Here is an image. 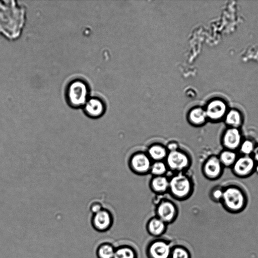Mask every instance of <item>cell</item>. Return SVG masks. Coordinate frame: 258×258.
Segmentation results:
<instances>
[{"instance_id": "obj_1", "label": "cell", "mask_w": 258, "mask_h": 258, "mask_svg": "<svg viewBox=\"0 0 258 258\" xmlns=\"http://www.w3.org/2000/svg\"><path fill=\"white\" fill-rule=\"evenodd\" d=\"M26 21L24 7L16 1H0V33L9 39H17Z\"/></svg>"}, {"instance_id": "obj_2", "label": "cell", "mask_w": 258, "mask_h": 258, "mask_svg": "<svg viewBox=\"0 0 258 258\" xmlns=\"http://www.w3.org/2000/svg\"><path fill=\"white\" fill-rule=\"evenodd\" d=\"M90 88L87 83L81 79L71 81L66 90L68 104L74 109L82 108L89 98Z\"/></svg>"}, {"instance_id": "obj_3", "label": "cell", "mask_w": 258, "mask_h": 258, "mask_svg": "<svg viewBox=\"0 0 258 258\" xmlns=\"http://www.w3.org/2000/svg\"><path fill=\"white\" fill-rule=\"evenodd\" d=\"M222 199L225 208L230 213H239L245 207L246 201L243 193L235 187H229L224 190Z\"/></svg>"}, {"instance_id": "obj_4", "label": "cell", "mask_w": 258, "mask_h": 258, "mask_svg": "<svg viewBox=\"0 0 258 258\" xmlns=\"http://www.w3.org/2000/svg\"><path fill=\"white\" fill-rule=\"evenodd\" d=\"M172 246L169 240L154 238L147 244L145 253L147 258H170Z\"/></svg>"}, {"instance_id": "obj_5", "label": "cell", "mask_w": 258, "mask_h": 258, "mask_svg": "<svg viewBox=\"0 0 258 258\" xmlns=\"http://www.w3.org/2000/svg\"><path fill=\"white\" fill-rule=\"evenodd\" d=\"M113 218L111 214L107 210L102 209L93 214L91 223L94 229L99 232L109 230L112 226Z\"/></svg>"}, {"instance_id": "obj_6", "label": "cell", "mask_w": 258, "mask_h": 258, "mask_svg": "<svg viewBox=\"0 0 258 258\" xmlns=\"http://www.w3.org/2000/svg\"><path fill=\"white\" fill-rule=\"evenodd\" d=\"M84 114L91 118H97L101 116L105 109L103 101L97 97H89L82 108Z\"/></svg>"}, {"instance_id": "obj_7", "label": "cell", "mask_w": 258, "mask_h": 258, "mask_svg": "<svg viewBox=\"0 0 258 258\" xmlns=\"http://www.w3.org/2000/svg\"><path fill=\"white\" fill-rule=\"evenodd\" d=\"M156 214V217L168 225L176 220L178 211L173 203L165 201L161 203L157 207Z\"/></svg>"}, {"instance_id": "obj_8", "label": "cell", "mask_w": 258, "mask_h": 258, "mask_svg": "<svg viewBox=\"0 0 258 258\" xmlns=\"http://www.w3.org/2000/svg\"><path fill=\"white\" fill-rule=\"evenodd\" d=\"M172 192L177 197L186 196L190 189V183L187 177L182 175L173 177L169 182Z\"/></svg>"}, {"instance_id": "obj_9", "label": "cell", "mask_w": 258, "mask_h": 258, "mask_svg": "<svg viewBox=\"0 0 258 258\" xmlns=\"http://www.w3.org/2000/svg\"><path fill=\"white\" fill-rule=\"evenodd\" d=\"M227 106L225 103L219 99L209 102L205 110L207 117L213 120L221 119L225 115Z\"/></svg>"}, {"instance_id": "obj_10", "label": "cell", "mask_w": 258, "mask_h": 258, "mask_svg": "<svg viewBox=\"0 0 258 258\" xmlns=\"http://www.w3.org/2000/svg\"><path fill=\"white\" fill-rule=\"evenodd\" d=\"M167 224L157 217L151 218L147 222L146 229L148 233L154 238L161 237L166 232Z\"/></svg>"}, {"instance_id": "obj_11", "label": "cell", "mask_w": 258, "mask_h": 258, "mask_svg": "<svg viewBox=\"0 0 258 258\" xmlns=\"http://www.w3.org/2000/svg\"><path fill=\"white\" fill-rule=\"evenodd\" d=\"M254 167V160L248 156L237 158L233 164L234 172L238 175L245 176L249 174Z\"/></svg>"}, {"instance_id": "obj_12", "label": "cell", "mask_w": 258, "mask_h": 258, "mask_svg": "<svg viewBox=\"0 0 258 258\" xmlns=\"http://www.w3.org/2000/svg\"><path fill=\"white\" fill-rule=\"evenodd\" d=\"M167 163L172 169L180 170L187 166L188 160L187 157L184 153L175 150L170 151L168 154Z\"/></svg>"}, {"instance_id": "obj_13", "label": "cell", "mask_w": 258, "mask_h": 258, "mask_svg": "<svg viewBox=\"0 0 258 258\" xmlns=\"http://www.w3.org/2000/svg\"><path fill=\"white\" fill-rule=\"evenodd\" d=\"M223 144L230 150H234L241 145V136L237 128L231 127L226 131L223 136Z\"/></svg>"}, {"instance_id": "obj_14", "label": "cell", "mask_w": 258, "mask_h": 258, "mask_svg": "<svg viewBox=\"0 0 258 258\" xmlns=\"http://www.w3.org/2000/svg\"><path fill=\"white\" fill-rule=\"evenodd\" d=\"M222 170V164L219 158L212 157L206 162L204 171L206 175L212 178L218 177Z\"/></svg>"}, {"instance_id": "obj_15", "label": "cell", "mask_w": 258, "mask_h": 258, "mask_svg": "<svg viewBox=\"0 0 258 258\" xmlns=\"http://www.w3.org/2000/svg\"><path fill=\"white\" fill-rule=\"evenodd\" d=\"M131 162L133 168L140 172H146L150 167L149 159L146 155L142 153L134 156Z\"/></svg>"}, {"instance_id": "obj_16", "label": "cell", "mask_w": 258, "mask_h": 258, "mask_svg": "<svg viewBox=\"0 0 258 258\" xmlns=\"http://www.w3.org/2000/svg\"><path fill=\"white\" fill-rule=\"evenodd\" d=\"M113 258H138V254L133 246L122 244L115 247Z\"/></svg>"}, {"instance_id": "obj_17", "label": "cell", "mask_w": 258, "mask_h": 258, "mask_svg": "<svg viewBox=\"0 0 258 258\" xmlns=\"http://www.w3.org/2000/svg\"><path fill=\"white\" fill-rule=\"evenodd\" d=\"M115 247L111 243L105 242L97 247L96 254L97 258H113Z\"/></svg>"}, {"instance_id": "obj_18", "label": "cell", "mask_w": 258, "mask_h": 258, "mask_svg": "<svg viewBox=\"0 0 258 258\" xmlns=\"http://www.w3.org/2000/svg\"><path fill=\"white\" fill-rule=\"evenodd\" d=\"M242 117L240 113L235 110L232 109L225 114L226 123L232 126V127H238L241 124Z\"/></svg>"}, {"instance_id": "obj_19", "label": "cell", "mask_w": 258, "mask_h": 258, "mask_svg": "<svg viewBox=\"0 0 258 258\" xmlns=\"http://www.w3.org/2000/svg\"><path fill=\"white\" fill-rule=\"evenodd\" d=\"M191 121L196 124H201L205 122L207 116L205 110L197 107L192 109L189 114Z\"/></svg>"}, {"instance_id": "obj_20", "label": "cell", "mask_w": 258, "mask_h": 258, "mask_svg": "<svg viewBox=\"0 0 258 258\" xmlns=\"http://www.w3.org/2000/svg\"><path fill=\"white\" fill-rule=\"evenodd\" d=\"M170 258H191L189 250L182 245H173Z\"/></svg>"}, {"instance_id": "obj_21", "label": "cell", "mask_w": 258, "mask_h": 258, "mask_svg": "<svg viewBox=\"0 0 258 258\" xmlns=\"http://www.w3.org/2000/svg\"><path fill=\"white\" fill-rule=\"evenodd\" d=\"M219 159L222 165L230 166L234 164L237 157L235 152L229 150L222 152Z\"/></svg>"}, {"instance_id": "obj_22", "label": "cell", "mask_w": 258, "mask_h": 258, "mask_svg": "<svg viewBox=\"0 0 258 258\" xmlns=\"http://www.w3.org/2000/svg\"><path fill=\"white\" fill-rule=\"evenodd\" d=\"M149 154L154 160H159L164 158L166 155V150L159 145H154L149 150Z\"/></svg>"}, {"instance_id": "obj_23", "label": "cell", "mask_w": 258, "mask_h": 258, "mask_svg": "<svg viewBox=\"0 0 258 258\" xmlns=\"http://www.w3.org/2000/svg\"><path fill=\"white\" fill-rule=\"evenodd\" d=\"M169 183L165 177L158 176L155 178L152 182L153 188L158 191H164L167 189Z\"/></svg>"}, {"instance_id": "obj_24", "label": "cell", "mask_w": 258, "mask_h": 258, "mask_svg": "<svg viewBox=\"0 0 258 258\" xmlns=\"http://www.w3.org/2000/svg\"><path fill=\"white\" fill-rule=\"evenodd\" d=\"M240 151L246 156L253 153L254 149V146L252 142L247 140L241 143Z\"/></svg>"}, {"instance_id": "obj_25", "label": "cell", "mask_w": 258, "mask_h": 258, "mask_svg": "<svg viewBox=\"0 0 258 258\" xmlns=\"http://www.w3.org/2000/svg\"><path fill=\"white\" fill-rule=\"evenodd\" d=\"M166 168L165 165L161 162H157L153 164L151 172L156 175H161L165 172Z\"/></svg>"}, {"instance_id": "obj_26", "label": "cell", "mask_w": 258, "mask_h": 258, "mask_svg": "<svg viewBox=\"0 0 258 258\" xmlns=\"http://www.w3.org/2000/svg\"><path fill=\"white\" fill-rule=\"evenodd\" d=\"M91 212L93 214H96L102 209L101 205L98 203H93L90 207Z\"/></svg>"}, {"instance_id": "obj_27", "label": "cell", "mask_w": 258, "mask_h": 258, "mask_svg": "<svg viewBox=\"0 0 258 258\" xmlns=\"http://www.w3.org/2000/svg\"><path fill=\"white\" fill-rule=\"evenodd\" d=\"M223 195V191L220 189L215 190L213 192V196L214 199L217 200H219L222 199Z\"/></svg>"}, {"instance_id": "obj_28", "label": "cell", "mask_w": 258, "mask_h": 258, "mask_svg": "<svg viewBox=\"0 0 258 258\" xmlns=\"http://www.w3.org/2000/svg\"><path fill=\"white\" fill-rule=\"evenodd\" d=\"M254 161L257 162V165H258V146L254 148V149L253 152Z\"/></svg>"}, {"instance_id": "obj_29", "label": "cell", "mask_w": 258, "mask_h": 258, "mask_svg": "<svg viewBox=\"0 0 258 258\" xmlns=\"http://www.w3.org/2000/svg\"><path fill=\"white\" fill-rule=\"evenodd\" d=\"M177 148V145L175 144H171L168 145V148L171 151H175L176 150V149Z\"/></svg>"}, {"instance_id": "obj_30", "label": "cell", "mask_w": 258, "mask_h": 258, "mask_svg": "<svg viewBox=\"0 0 258 258\" xmlns=\"http://www.w3.org/2000/svg\"><path fill=\"white\" fill-rule=\"evenodd\" d=\"M256 171L258 172V165H256Z\"/></svg>"}]
</instances>
